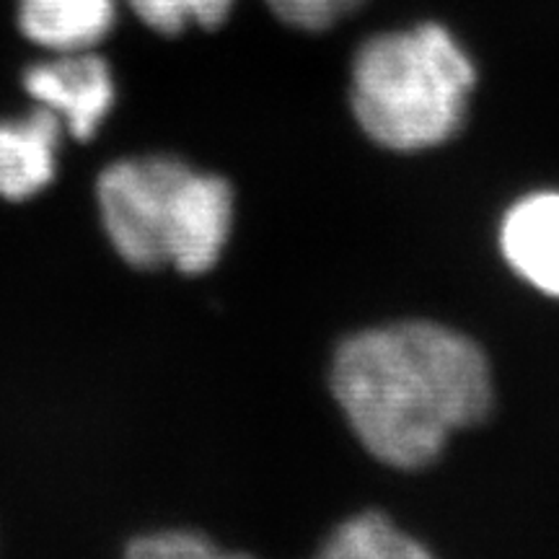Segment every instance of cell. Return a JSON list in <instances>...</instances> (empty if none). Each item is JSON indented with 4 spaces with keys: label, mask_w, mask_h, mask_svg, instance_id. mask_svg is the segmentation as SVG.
Returning a JSON list of instances; mask_svg holds the SVG:
<instances>
[{
    "label": "cell",
    "mask_w": 559,
    "mask_h": 559,
    "mask_svg": "<svg viewBox=\"0 0 559 559\" xmlns=\"http://www.w3.org/2000/svg\"><path fill=\"white\" fill-rule=\"evenodd\" d=\"M117 19L120 0H16L21 37L50 55L96 50Z\"/></svg>",
    "instance_id": "obj_7"
},
{
    "label": "cell",
    "mask_w": 559,
    "mask_h": 559,
    "mask_svg": "<svg viewBox=\"0 0 559 559\" xmlns=\"http://www.w3.org/2000/svg\"><path fill=\"white\" fill-rule=\"evenodd\" d=\"M332 391L370 456L396 469L432 464L453 432L481 423L492 407L485 353L430 321H402L342 342Z\"/></svg>",
    "instance_id": "obj_1"
},
{
    "label": "cell",
    "mask_w": 559,
    "mask_h": 559,
    "mask_svg": "<svg viewBox=\"0 0 559 559\" xmlns=\"http://www.w3.org/2000/svg\"><path fill=\"white\" fill-rule=\"evenodd\" d=\"M192 164L171 153L120 158L96 179L104 234L111 249L135 270L166 264V234L181 181Z\"/></svg>",
    "instance_id": "obj_3"
},
{
    "label": "cell",
    "mask_w": 559,
    "mask_h": 559,
    "mask_svg": "<svg viewBox=\"0 0 559 559\" xmlns=\"http://www.w3.org/2000/svg\"><path fill=\"white\" fill-rule=\"evenodd\" d=\"M128 557L135 559H215L226 557L218 544L190 528H166L135 536L128 544Z\"/></svg>",
    "instance_id": "obj_12"
},
{
    "label": "cell",
    "mask_w": 559,
    "mask_h": 559,
    "mask_svg": "<svg viewBox=\"0 0 559 559\" xmlns=\"http://www.w3.org/2000/svg\"><path fill=\"white\" fill-rule=\"evenodd\" d=\"M234 228V187L218 174L192 171L174 198L166 264L181 275H205L218 264Z\"/></svg>",
    "instance_id": "obj_5"
},
{
    "label": "cell",
    "mask_w": 559,
    "mask_h": 559,
    "mask_svg": "<svg viewBox=\"0 0 559 559\" xmlns=\"http://www.w3.org/2000/svg\"><path fill=\"white\" fill-rule=\"evenodd\" d=\"M66 124L41 107L24 120H0V198L24 202L52 185Z\"/></svg>",
    "instance_id": "obj_6"
},
{
    "label": "cell",
    "mask_w": 559,
    "mask_h": 559,
    "mask_svg": "<svg viewBox=\"0 0 559 559\" xmlns=\"http://www.w3.org/2000/svg\"><path fill=\"white\" fill-rule=\"evenodd\" d=\"M262 3L280 24L296 32L319 34L334 29L355 11H360L368 0H262Z\"/></svg>",
    "instance_id": "obj_11"
},
{
    "label": "cell",
    "mask_w": 559,
    "mask_h": 559,
    "mask_svg": "<svg viewBox=\"0 0 559 559\" xmlns=\"http://www.w3.org/2000/svg\"><path fill=\"white\" fill-rule=\"evenodd\" d=\"M321 557L326 559H423L428 549L381 513H362L342 523L326 539Z\"/></svg>",
    "instance_id": "obj_9"
},
{
    "label": "cell",
    "mask_w": 559,
    "mask_h": 559,
    "mask_svg": "<svg viewBox=\"0 0 559 559\" xmlns=\"http://www.w3.org/2000/svg\"><path fill=\"white\" fill-rule=\"evenodd\" d=\"M474 83L469 55L436 21L376 34L353 60L355 120L383 148H432L459 132Z\"/></svg>",
    "instance_id": "obj_2"
},
{
    "label": "cell",
    "mask_w": 559,
    "mask_h": 559,
    "mask_svg": "<svg viewBox=\"0 0 559 559\" xmlns=\"http://www.w3.org/2000/svg\"><path fill=\"white\" fill-rule=\"evenodd\" d=\"M124 5L158 37H179L190 29H221L239 0H124Z\"/></svg>",
    "instance_id": "obj_10"
},
{
    "label": "cell",
    "mask_w": 559,
    "mask_h": 559,
    "mask_svg": "<svg viewBox=\"0 0 559 559\" xmlns=\"http://www.w3.org/2000/svg\"><path fill=\"white\" fill-rule=\"evenodd\" d=\"M502 254L510 267L547 296H559V192L515 202L502 221Z\"/></svg>",
    "instance_id": "obj_8"
},
{
    "label": "cell",
    "mask_w": 559,
    "mask_h": 559,
    "mask_svg": "<svg viewBox=\"0 0 559 559\" xmlns=\"http://www.w3.org/2000/svg\"><path fill=\"white\" fill-rule=\"evenodd\" d=\"M24 88L52 109L75 140H91L117 102L115 73L96 50L58 52L24 70Z\"/></svg>",
    "instance_id": "obj_4"
}]
</instances>
